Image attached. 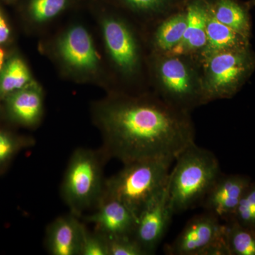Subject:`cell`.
I'll return each instance as SVG.
<instances>
[{
	"instance_id": "1",
	"label": "cell",
	"mask_w": 255,
	"mask_h": 255,
	"mask_svg": "<svg viewBox=\"0 0 255 255\" xmlns=\"http://www.w3.org/2000/svg\"><path fill=\"white\" fill-rule=\"evenodd\" d=\"M102 151L106 159L127 164L169 159L195 142L191 113L174 108L155 92L138 98L117 99L101 107Z\"/></svg>"
},
{
	"instance_id": "2",
	"label": "cell",
	"mask_w": 255,
	"mask_h": 255,
	"mask_svg": "<svg viewBox=\"0 0 255 255\" xmlns=\"http://www.w3.org/2000/svg\"><path fill=\"white\" fill-rule=\"evenodd\" d=\"M149 64L155 93L164 102L189 113L206 105L201 63L196 57L151 53Z\"/></svg>"
},
{
	"instance_id": "3",
	"label": "cell",
	"mask_w": 255,
	"mask_h": 255,
	"mask_svg": "<svg viewBox=\"0 0 255 255\" xmlns=\"http://www.w3.org/2000/svg\"><path fill=\"white\" fill-rule=\"evenodd\" d=\"M174 161L168 179L169 206L173 215L201 204L221 174L216 156L195 142Z\"/></svg>"
},
{
	"instance_id": "4",
	"label": "cell",
	"mask_w": 255,
	"mask_h": 255,
	"mask_svg": "<svg viewBox=\"0 0 255 255\" xmlns=\"http://www.w3.org/2000/svg\"><path fill=\"white\" fill-rule=\"evenodd\" d=\"M173 162L147 159L124 164L118 173L106 179L102 198L120 201L138 218L147 203L167 185Z\"/></svg>"
},
{
	"instance_id": "5",
	"label": "cell",
	"mask_w": 255,
	"mask_h": 255,
	"mask_svg": "<svg viewBox=\"0 0 255 255\" xmlns=\"http://www.w3.org/2000/svg\"><path fill=\"white\" fill-rule=\"evenodd\" d=\"M102 151L80 148L74 151L69 160L61 185V196L70 213L81 216L96 207L103 195L105 178Z\"/></svg>"
},
{
	"instance_id": "6",
	"label": "cell",
	"mask_w": 255,
	"mask_h": 255,
	"mask_svg": "<svg viewBox=\"0 0 255 255\" xmlns=\"http://www.w3.org/2000/svg\"><path fill=\"white\" fill-rule=\"evenodd\" d=\"M205 104L237 95L255 70V52L251 46L219 52L199 60Z\"/></svg>"
},
{
	"instance_id": "7",
	"label": "cell",
	"mask_w": 255,
	"mask_h": 255,
	"mask_svg": "<svg viewBox=\"0 0 255 255\" xmlns=\"http://www.w3.org/2000/svg\"><path fill=\"white\" fill-rule=\"evenodd\" d=\"M106 47L117 70L124 76L136 75L142 65V53L137 37L122 18L107 17L102 22Z\"/></svg>"
},
{
	"instance_id": "8",
	"label": "cell",
	"mask_w": 255,
	"mask_h": 255,
	"mask_svg": "<svg viewBox=\"0 0 255 255\" xmlns=\"http://www.w3.org/2000/svg\"><path fill=\"white\" fill-rule=\"evenodd\" d=\"M173 214L169 206L168 182L151 199L137 218L133 238L146 255H152L163 239Z\"/></svg>"
},
{
	"instance_id": "9",
	"label": "cell",
	"mask_w": 255,
	"mask_h": 255,
	"mask_svg": "<svg viewBox=\"0 0 255 255\" xmlns=\"http://www.w3.org/2000/svg\"><path fill=\"white\" fill-rule=\"evenodd\" d=\"M211 213L205 211L188 221L181 233L164 248L169 255H202L217 238L224 233V224Z\"/></svg>"
},
{
	"instance_id": "10",
	"label": "cell",
	"mask_w": 255,
	"mask_h": 255,
	"mask_svg": "<svg viewBox=\"0 0 255 255\" xmlns=\"http://www.w3.org/2000/svg\"><path fill=\"white\" fill-rule=\"evenodd\" d=\"M253 182L245 174L221 173L206 194L201 206L225 222L232 219L245 191Z\"/></svg>"
},
{
	"instance_id": "11",
	"label": "cell",
	"mask_w": 255,
	"mask_h": 255,
	"mask_svg": "<svg viewBox=\"0 0 255 255\" xmlns=\"http://www.w3.org/2000/svg\"><path fill=\"white\" fill-rule=\"evenodd\" d=\"M93 214L84 220L95 226V231L108 238H133L137 218L125 204L112 198H101Z\"/></svg>"
},
{
	"instance_id": "12",
	"label": "cell",
	"mask_w": 255,
	"mask_h": 255,
	"mask_svg": "<svg viewBox=\"0 0 255 255\" xmlns=\"http://www.w3.org/2000/svg\"><path fill=\"white\" fill-rule=\"evenodd\" d=\"M70 213L53 221L48 228L45 246L52 255H80L85 226Z\"/></svg>"
},
{
	"instance_id": "13",
	"label": "cell",
	"mask_w": 255,
	"mask_h": 255,
	"mask_svg": "<svg viewBox=\"0 0 255 255\" xmlns=\"http://www.w3.org/2000/svg\"><path fill=\"white\" fill-rule=\"evenodd\" d=\"M185 11V32L182 41L170 53L191 55L199 59L206 45L208 0H191L186 5Z\"/></svg>"
},
{
	"instance_id": "14",
	"label": "cell",
	"mask_w": 255,
	"mask_h": 255,
	"mask_svg": "<svg viewBox=\"0 0 255 255\" xmlns=\"http://www.w3.org/2000/svg\"><path fill=\"white\" fill-rule=\"evenodd\" d=\"M59 51L64 60L74 68L92 70L98 66L100 58L91 36L82 26H74L64 35Z\"/></svg>"
},
{
	"instance_id": "15",
	"label": "cell",
	"mask_w": 255,
	"mask_h": 255,
	"mask_svg": "<svg viewBox=\"0 0 255 255\" xmlns=\"http://www.w3.org/2000/svg\"><path fill=\"white\" fill-rule=\"evenodd\" d=\"M251 39L218 21L209 9L206 18V45L199 60L219 52L241 49L251 46Z\"/></svg>"
},
{
	"instance_id": "16",
	"label": "cell",
	"mask_w": 255,
	"mask_h": 255,
	"mask_svg": "<svg viewBox=\"0 0 255 255\" xmlns=\"http://www.w3.org/2000/svg\"><path fill=\"white\" fill-rule=\"evenodd\" d=\"M6 97L8 112L16 122L23 125L33 126L41 119L43 97L36 85L30 84Z\"/></svg>"
},
{
	"instance_id": "17",
	"label": "cell",
	"mask_w": 255,
	"mask_h": 255,
	"mask_svg": "<svg viewBox=\"0 0 255 255\" xmlns=\"http://www.w3.org/2000/svg\"><path fill=\"white\" fill-rule=\"evenodd\" d=\"M186 26L187 14L185 9L177 10L156 23L151 40V53H170L182 41Z\"/></svg>"
},
{
	"instance_id": "18",
	"label": "cell",
	"mask_w": 255,
	"mask_h": 255,
	"mask_svg": "<svg viewBox=\"0 0 255 255\" xmlns=\"http://www.w3.org/2000/svg\"><path fill=\"white\" fill-rule=\"evenodd\" d=\"M209 9L215 18L242 36L251 39V8L240 0H208Z\"/></svg>"
},
{
	"instance_id": "19",
	"label": "cell",
	"mask_w": 255,
	"mask_h": 255,
	"mask_svg": "<svg viewBox=\"0 0 255 255\" xmlns=\"http://www.w3.org/2000/svg\"><path fill=\"white\" fill-rule=\"evenodd\" d=\"M31 75L21 58L14 57L0 71V95L7 97L29 85Z\"/></svg>"
},
{
	"instance_id": "20",
	"label": "cell",
	"mask_w": 255,
	"mask_h": 255,
	"mask_svg": "<svg viewBox=\"0 0 255 255\" xmlns=\"http://www.w3.org/2000/svg\"><path fill=\"white\" fill-rule=\"evenodd\" d=\"M224 228L231 255H255V230L233 219L225 222Z\"/></svg>"
},
{
	"instance_id": "21",
	"label": "cell",
	"mask_w": 255,
	"mask_h": 255,
	"mask_svg": "<svg viewBox=\"0 0 255 255\" xmlns=\"http://www.w3.org/2000/svg\"><path fill=\"white\" fill-rule=\"evenodd\" d=\"M129 9L157 18V22L172 14L174 0H119Z\"/></svg>"
},
{
	"instance_id": "22",
	"label": "cell",
	"mask_w": 255,
	"mask_h": 255,
	"mask_svg": "<svg viewBox=\"0 0 255 255\" xmlns=\"http://www.w3.org/2000/svg\"><path fill=\"white\" fill-rule=\"evenodd\" d=\"M245 227L255 230V182H252L242 196L233 219Z\"/></svg>"
},
{
	"instance_id": "23",
	"label": "cell",
	"mask_w": 255,
	"mask_h": 255,
	"mask_svg": "<svg viewBox=\"0 0 255 255\" xmlns=\"http://www.w3.org/2000/svg\"><path fill=\"white\" fill-rule=\"evenodd\" d=\"M68 3L69 0H30L28 11L35 21L43 22L58 16Z\"/></svg>"
},
{
	"instance_id": "24",
	"label": "cell",
	"mask_w": 255,
	"mask_h": 255,
	"mask_svg": "<svg viewBox=\"0 0 255 255\" xmlns=\"http://www.w3.org/2000/svg\"><path fill=\"white\" fill-rule=\"evenodd\" d=\"M80 255H109L108 238L98 231L84 230Z\"/></svg>"
},
{
	"instance_id": "25",
	"label": "cell",
	"mask_w": 255,
	"mask_h": 255,
	"mask_svg": "<svg viewBox=\"0 0 255 255\" xmlns=\"http://www.w3.org/2000/svg\"><path fill=\"white\" fill-rule=\"evenodd\" d=\"M33 144L15 137L9 132L0 130V167L9 162L18 150Z\"/></svg>"
},
{
	"instance_id": "26",
	"label": "cell",
	"mask_w": 255,
	"mask_h": 255,
	"mask_svg": "<svg viewBox=\"0 0 255 255\" xmlns=\"http://www.w3.org/2000/svg\"><path fill=\"white\" fill-rule=\"evenodd\" d=\"M108 245L109 255H147L132 237L108 238Z\"/></svg>"
},
{
	"instance_id": "27",
	"label": "cell",
	"mask_w": 255,
	"mask_h": 255,
	"mask_svg": "<svg viewBox=\"0 0 255 255\" xmlns=\"http://www.w3.org/2000/svg\"><path fill=\"white\" fill-rule=\"evenodd\" d=\"M10 35V29L2 11L0 9V44L7 41Z\"/></svg>"
},
{
	"instance_id": "28",
	"label": "cell",
	"mask_w": 255,
	"mask_h": 255,
	"mask_svg": "<svg viewBox=\"0 0 255 255\" xmlns=\"http://www.w3.org/2000/svg\"><path fill=\"white\" fill-rule=\"evenodd\" d=\"M4 50L0 48V71L3 68L4 65Z\"/></svg>"
},
{
	"instance_id": "29",
	"label": "cell",
	"mask_w": 255,
	"mask_h": 255,
	"mask_svg": "<svg viewBox=\"0 0 255 255\" xmlns=\"http://www.w3.org/2000/svg\"><path fill=\"white\" fill-rule=\"evenodd\" d=\"M246 3L251 9L255 6V0H249V1H246Z\"/></svg>"
}]
</instances>
